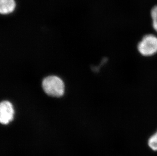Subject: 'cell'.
<instances>
[{
    "label": "cell",
    "instance_id": "2",
    "mask_svg": "<svg viewBox=\"0 0 157 156\" xmlns=\"http://www.w3.org/2000/svg\"><path fill=\"white\" fill-rule=\"evenodd\" d=\"M138 51L141 55L150 57L157 53V37L153 34L144 35L137 46Z\"/></svg>",
    "mask_w": 157,
    "mask_h": 156
},
{
    "label": "cell",
    "instance_id": "1",
    "mask_svg": "<svg viewBox=\"0 0 157 156\" xmlns=\"http://www.w3.org/2000/svg\"><path fill=\"white\" fill-rule=\"evenodd\" d=\"M42 87L45 92L52 97H61L65 90L63 81L55 76H51L45 78L42 82Z\"/></svg>",
    "mask_w": 157,
    "mask_h": 156
},
{
    "label": "cell",
    "instance_id": "5",
    "mask_svg": "<svg viewBox=\"0 0 157 156\" xmlns=\"http://www.w3.org/2000/svg\"><path fill=\"white\" fill-rule=\"evenodd\" d=\"M148 144L151 150L157 151V131L149 139Z\"/></svg>",
    "mask_w": 157,
    "mask_h": 156
},
{
    "label": "cell",
    "instance_id": "4",
    "mask_svg": "<svg viewBox=\"0 0 157 156\" xmlns=\"http://www.w3.org/2000/svg\"><path fill=\"white\" fill-rule=\"evenodd\" d=\"M15 0H0V13L2 14L11 13L15 9Z\"/></svg>",
    "mask_w": 157,
    "mask_h": 156
},
{
    "label": "cell",
    "instance_id": "6",
    "mask_svg": "<svg viewBox=\"0 0 157 156\" xmlns=\"http://www.w3.org/2000/svg\"><path fill=\"white\" fill-rule=\"evenodd\" d=\"M153 28L157 32V6H155L151 11Z\"/></svg>",
    "mask_w": 157,
    "mask_h": 156
},
{
    "label": "cell",
    "instance_id": "3",
    "mask_svg": "<svg viewBox=\"0 0 157 156\" xmlns=\"http://www.w3.org/2000/svg\"><path fill=\"white\" fill-rule=\"evenodd\" d=\"M14 110L12 104L3 101L0 104V122L3 125L9 124L13 119Z\"/></svg>",
    "mask_w": 157,
    "mask_h": 156
}]
</instances>
